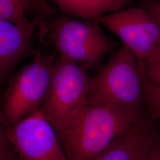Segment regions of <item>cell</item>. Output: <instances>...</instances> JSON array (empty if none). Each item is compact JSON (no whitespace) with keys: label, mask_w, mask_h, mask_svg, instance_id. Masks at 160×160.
Segmentation results:
<instances>
[{"label":"cell","mask_w":160,"mask_h":160,"mask_svg":"<svg viewBox=\"0 0 160 160\" xmlns=\"http://www.w3.org/2000/svg\"><path fill=\"white\" fill-rule=\"evenodd\" d=\"M87 103H105L120 109L135 121L147 115L142 90V67L125 46L114 52L90 80Z\"/></svg>","instance_id":"cell-1"},{"label":"cell","mask_w":160,"mask_h":160,"mask_svg":"<svg viewBox=\"0 0 160 160\" xmlns=\"http://www.w3.org/2000/svg\"><path fill=\"white\" fill-rule=\"evenodd\" d=\"M91 78L85 69L64 58L53 66L51 81L40 110L61 137L87 104Z\"/></svg>","instance_id":"cell-3"},{"label":"cell","mask_w":160,"mask_h":160,"mask_svg":"<svg viewBox=\"0 0 160 160\" xmlns=\"http://www.w3.org/2000/svg\"><path fill=\"white\" fill-rule=\"evenodd\" d=\"M38 19L24 25L0 20V83L30 51V42Z\"/></svg>","instance_id":"cell-9"},{"label":"cell","mask_w":160,"mask_h":160,"mask_svg":"<svg viewBox=\"0 0 160 160\" xmlns=\"http://www.w3.org/2000/svg\"><path fill=\"white\" fill-rule=\"evenodd\" d=\"M0 160H18L6 132V128L0 120Z\"/></svg>","instance_id":"cell-14"},{"label":"cell","mask_w":160,"mask_h":160,"mask_svg":"<svg viewBox=\"0 0 160 160\" xmlns=\"http://www.w3.org/2000/svg\"><path fill=\"white\" fill-rule=\"evenodd\" d=\"M61 10L72 16L96 21L123 8L125 0H54Z\"/></svg>","instance_id":"cell-10"},{"label":"cell","mask_w":160,"mask_h":160,"mask_svg":"<svg viewBox=\"0 0 160 160\" xmlns=\"http://www.w3.org/2000/svg\"><path fill=\"white\" fill-rule=\"evenodd\" d=\"M33 0H0V20L24 25L29 23L27 12Z\"/></svg>","instance_id":"cell-11"},{"label":"cell","mask_w":160,"mask_h":160,"mask_svg":"<svg viewBox=\"0 0 160 160\" xmlns=\"http://www.w3.org/2000/svg\"><path fill=\"white\" fill-rule=\"evenodd\" d=\"M0 120L3 123L4 125L6 126V122L4 120V115H3V112H2V110H1L0 108Z\"/></svg>","instance_id":"cell-17"},{"label":"cell","mask_w":160,"mask_h":160,"mask_svg":"<svg viewBox=\"0 0 160 160\" xmlns=\"http://www.w3.org/2000/svg\"><path fill=\"white\" fill-rule=\"evenodd\" d=\"M142 66L147 79L160 88V57L149 60Z\"/></svg>","instance_id":"cell-13"},{"label":"cell","mask_w":160,"mask_h":160,"mask_svg":"<svg viewBox=\"0 0 160 160\" xmlns=\"http://www.w3.org/2000/svg\"><path fill=\"white\" fill-rule=\"evenodd\" d=\"M143 103L149 116L160 124V88L147 79L142 69Z\"/></svg>","instance_id":"cell-12"},{"label":"cell","mask_w":160,"mask_h":160,"mask_svg":"<svg viewBox=\"0 0 160 160\" xmlns=\"http://www.w3.org/2000/svg\"><path fill=\"white\" fill-rule=\"evenodd\" d=\"M145 8L154 16L160 25V1L151 0L147 2Z\"/></svg>","instance_id":"cell-15"},{"label":"cell","mask_w":160,"mask_h":160,"mask_svg":"<svg viewBox=\"0 0 160 160\" xmlns=\"http://www.w3.org/2000/svg\"><path fill=\"white\" fill-rule=\"evenodd\" d=\"M6 132L18 160H68L40 109L6 128Z\"/></svg>","instance_id":"cell-7"},{"label":"cell","mask_w":160,"mask_h":160,"mask_svg":"<svg viewBox=\"0 0 160 160\" xmlns=\"http://www.w3.org/2000/svg\"><path fill=\"white\" fill-rule=\"evenodd\" d=\"M95 21L60 17L52 24V35L61 57L84 69L98 65L113 48Z\"/></svg>","instance_id":"cell-4"},{"label":"cell","mask_w":160,"mask_h":160,"mask_svg":"<svg viewBox=\"0 0 160 160\" xmlns=\"http://www.w3.org/2000/svg\"><path fill=\"white\" fill-rule=\"evenodd\" d=\"M54 65L36 53L33 59L12 78L2 110L6 128L40 109L48 92Z\"/></svg>","instance_id":"cell-5"},{"label":"cell","mask_w":160,"mask_h":160,"mask_svg":"<svg viewBox=\"0 0 160 160\" xmlns=\"http://www.w3.org/2000/svg\"><path fill=\"white\" fill-rule=\"evenodd\" d=\"M149 116L136 121L108 148L90 160H145L160 132Z\"/></svg>","instance_id":"cell-8"},{"label":"cell","mask_w":160,"mask_h":160,"mask_svg":"<svg viewBox=\"0 0 160 160\" xmlns=\"http://www.w3.org/2000/svg\"><path fill=\"white\" fill-rule=\"evenodd\" d=\"M136 121L105 103H87L61 137L68 160H90L108 148Z\"/></svg>","instance_id":"cell-2"},{"label":"cell","mask_w":160,"mask_h":160,"mask_svg":"<svg viewBox=\"0 0 160 160\" xmlns=\"http://www.w3.org/2000/svg\"><path fill=\"white\" fill-rule=\"evenodd\" d=\"M95 22L116 36L141 64L160 57V24L147 8H122Z\"/></svg>","instance_id":"cell-6"},{"label":"cell","mask_w":160,"mask_h":160,"mask_svg":"<svg viewBox=\"0 0 160 160\" xmlns=\"http://www.w3.org/2000/svg\"><path fill=\"white\" fill-rule=\"evenodd\" d=\"M145 160H160V133Z\"/></svg>","instance_id":"cell-16"}]
</instances>
